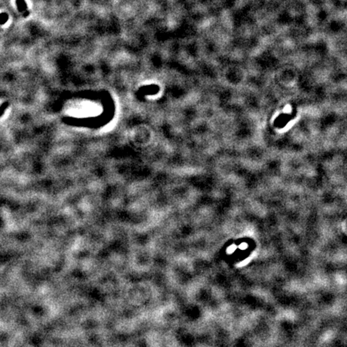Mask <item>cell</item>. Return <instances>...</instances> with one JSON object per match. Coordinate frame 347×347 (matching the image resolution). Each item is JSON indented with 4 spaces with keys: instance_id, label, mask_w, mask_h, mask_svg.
Returning a JSON list of instances; mask_svg holds the SVG:
<instances>
[{
    "instance_id": "6da1fadb",
    "label": "cell",
    "mask_w": 347,
    "mask_h": 347,
    "mask_svg": "<svg viewBox=\"0 0 347 347\" xmlns=\"http://www.w3.org/2000/svg\"><path fill=\"white\" fill-rule=\"evenodd\" d=\"M16 3H17L19 11H20L21 12H26L27 4L26 2H25L24 0H17V1H16Z\"/></svg>"
},
{
    "instance_id": "7a4b0ae2",
    "label": "cell",
    "mask_w": 347,
    "mask_h": 347,
    "mask_svg": "<svg viewBox=\"0 0 347 347\" xmlns=\"http://www.w3.org/2000/svg\"><path fill=\"white\" fill-rule=\"evenodd\" d=\"M8 105H9V104H8V102H3L2 105H0V116L3 114V113L5 112V110L7 109V108L8 107Z\"/></svg>"
},
{
    "instance_id": "3957f363",
    "label": "cell",
    "mask_w": 347,
    "mask_h": 347,
    "mask_svg": "<svg viewBox=\"0 0 347 347\" xmlns=\"http://www.w3.org/2000/svg\"><path fill=\"white\" fill-rule=\"evenodd\" d=\"M7 19H8V16L7 14L5 13L1 14V15H0V23H6L7 21Z\"/></svg>"
}]
</instances>
